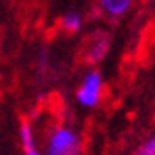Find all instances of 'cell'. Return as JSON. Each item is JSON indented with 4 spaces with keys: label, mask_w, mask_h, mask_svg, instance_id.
I'll list each match as a JSON object with an SVG mask.
<instances>
[{
    "label": "cell",
    "mask_w": 155,
    "mask_h": 155,
    "mask_svg": "<svg viewBox=\"0 0 155 155\" xmlns=\"http://www.w3.org/2000/svg\"><path fill=\"white\" fill-rule=\"evenodd\" d=\"M102 93H104V78L98 70L93 68L83 76L80 87L76 91V100L83 108H95L102 100Z\"/></svg>",
    "instance_id": "cell-2"
},
{
    "label": "cell",
    "mask_w": 155,
    "mask_h": 155,
    "mask_svg": "<svg viewBox=\"0 0 155 155\" xmlns=\"http://www.w3.org/2000/svg\"><path fill=\"white\" fill-rule=\"evenodd\" d=\"M134 155H151V151H150L148 148H146V144H142L140 148H138V150L134 151Z\"/></svg>",
    "instance_id": "cell-8"
},
{
    "label": "cell",
    "mask_w": 155,
    "mask_h": 155,
    "mask_svg": "<svg viewBox=\"0 0 155 155\" xmlns=\"http://www.w3.org/2000/svg\"><path fill=\"white\" fill-rule=\"evenodd\" d=\"M19 140L23 144L25 150H32L34 148V130H32V125L30 123H21L19 127Z\"/></svg>",
    "instance_id": "cell-6"
},
{
    "label": "cell",
    "mask_w": 155,
    "mask_h": 155,
    "mask_svg": "<svg viewBox=\"0 0 155 155\" xmlns=\"http://www.w3.org/2000/svg\"><path fill=\"white\" fill-rule=\"evenodd\" d=\"M81 27H83V15L78 10H70L61 17V28H63L64 32H68V34L80 32Z\"/></svg>",
    "instance_id": "cell-5"
},
{
    "label": "cell",
    "mask_w": 155,
    "mask_h": 155,
    "mask_svg": "<svg viewBox=\"0 0 155 155\" xmlns=\"http://www.w3.org/2000/svg\"><path fill=\"white\" fill-rule=\"evenodd\" d=\"M25 155H44V153H40L36 148H32V150H25Z\"/></svg>",
    "instance_id": "cell-9"
},
{
    "label": "cell",
    "mask_w": 155,
    "mask_h": 155,
    "mask_svg": "<svg viewBox=\"0 0 155 155\" xmlns=\"http://www.w3.org/2000/svg\"><path fill=\"white\" fill-rule=\"evenodd\" d=\"M45 155H81V136L70 127H55L49 134Z\"/></svg>",
    "instance_id": "cell-1"
},
{
    "label": "cell",
    "mask_w": 155,
    "mask_h": 155,
    "mask_svg": "<svg viewBox=\"0 0 155 155\" xmlns=\"http://www.w3.org/2000/svg\"><path fill=\"white\" fill-rule=\"evenodd\" d=\"M134 0H97L100 13L108 19H121L133 8Z\"/></svg>",
    "instance_id": "cell-4"
},
{
    "label": "cell",
    "mask_w": 155,
    "mask_h": 155,
    "mask_svg": "<svg viewBox=\"0 0 155 155\" xmlns=\"http://www.w3.org/2000/svg\"><path fill=\"white\" fill-rule=\"evenodd\" d=\"M144 144H146V148L151 151V155H155V136L150 138V140H148V142H144Z\"/></svg>",
    "instance_id": "cell-7"
},
{
    "label": "cell",
    "mask_w": 155,
    "mask_h": 155,
    "mask_svg": "<svg viewBox=\"0 0 155 155\" xmlns=\"http://www.w3.org/2000/svg\"><path fill=\"white\" fill-rule=\"evenodd\" d=\"M112 48V36L110 32H106L102 28H97L85 38V44H83V49H81V57H83V63L87 64H98L100 61H104L106 55L110 53Z\"/></svg>",
    "instance_id": "cell-3"
}]
</instances>
